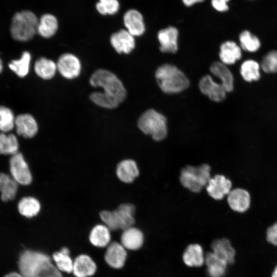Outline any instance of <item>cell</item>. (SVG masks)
<instances>
[{"instance_id":"6da1fadb","label":"cell","mask_w":277,"mask_h":277,"mask_svg":"<svg viewBox=\"0 0 277 277\" xmlns=\"http://www.w3.org/2000/svg\"><path fill=\"white\" fill-rule=\"evenodd\" d=\"M94 87H101L103 91H96L90 95V99L96 105L114 109L126 98V91L121 81L111 71L100 69L96 70L89 79Z\"/></svg>"},{"instance_id":"7a4b0ae2","label":"cell","mask_w":277,"mask_h":277,"mask_svg":"<svg viewBox=\"0 0 277 277\" xmlns=\"http://www.w3.org/2000/svg\"><path fill=\"white\" fill-rule=\"evenodd\" d=\"M155 77L161 89L166 93H179L189 86V81L184 73L175 66L168 64L157 68Z\"/></svg>"},{"instance_id":"3957f363","label":"cell","mask_w":277,"mask_h":277,"mask_svg":"<svg viewBox=\"0 0 277 277\" xmlns=\"http://www.w3.org/2000/svg\"><path fill=\"white\" fill-rule=\"evenodd\" d=\"M38 19L32 12L22 11L12 17L10 32L13 39L20 42L31 39L37 33Z\"/></svg>"},{"instance_id":"277c9868","label":"cell","mask_w":277,"mask_h":277,"mask_svg":"<svg viewBox=\"0 0 277 277\" xmlns=\"http://www.w3.org/2000/svg\"><path fill=\"white\" fill-rule=\"evenodd\" d=\"M210 171V166L207 164L197 166L187 165L181 171L180 181L190 191L199 193L207 186L211 178Z\"/></svg>"},{"instance_id":"5b68a950","label":"cell","mask_w":277,"mask_h":277,"mask_svg":"<svg viewBox=\"0 0 277 277\" xmlns=\"http://www.w3.org/2000/svg\"><path fill=\"white\" fill-rule=\"evenodd\" d=\"M137 126L144 134L150 135L156 141L163 140L167 134L165 116L153 109H149L140 116Z\"/></svg>"},{"instance_id":"8992f818","label":"cell","mask_w":277,"mask_h":277,"mask_svg":"<svg viewBox=\"0 0 277 277\" xmlns=\"http://www.w3.org/2000/svg\"><path fill=\"white\" fill-rule=\"evenodd\" d=\"M50 262L51 259L46 254L32 250H25L18 257V271L24 277H35Z\"/></svg>"},{"instance_id":"52a82bcc","label":"cell","mask_w":277,"mask_h":277,"mask_svg":"<svg viewBox=\"0 0 277 277\" xmlns=\"http://www.w3.org/2000/svg\"><path fill=\"white\" fill-rule=\"evenodd\" d=\"M10 176L18 185H28L32 181L29 166L23 155L17 152L11 155L9 161Z\"/></svg>"},{"instance_id":"ba28073f","label":"cell","mask_w":277,"mask_h":277,"mask_svg":"<svg viewBox=\"0 0 277 277\" xmlns=\"http://www.w3.org/2000/svg\"><path fill=\"white\" fill-rule=\"evenodd\" d=\"M57 70L62 76L71 80L77 77L81 71V64L77 56L66 53L62 54L56 63Z\"/></svg>"},{"instance_id":"9c48e42d","label":"cell","mask_w":277,"mask_h":277,"mask_svg":"<svg viewBox=\"0 0 277 277\" xmlns=\"http://www.w3.org/2000/svg\"><path fill=\"white\" fill-rule=\"evenodd\" d=\"M232 183L222 174L211 177L206 186L209 195L214 200H221L231 190Z\"/></svg>"},{"instance_id":"30bf717a","label":"cell","mask_w":277,"mask_h":277,"mask_svg":"<svg viewBox=\"0 0 277 277\" xmlns=\"http://www.w3.org/2000/svg\"><path fill=\"white\" fill-rule=\"evenodd\" d=\"M123 23L127 30L133 36L143 35L146 26L142 13L135 9L128 10L124 14Z\"/></svg>"},{"instance_id":"8fae6325","label":"cell","mask_w":277,"mask_h":277,"mask_svg":"<svg viewBox=\"0 0 277 277\" xmlns=\"http://www.w3.org/2000/svg\"><path fill=\"white\" fill-rule=\"evenodd\" d=\"M201 91L212 101L220 102L226 97V91L221 84L215 82L209 75L203 76L200 81Z\"/></svg>"},{"instance_id":"7c38bea8","label":"cell","mask_w":277,"mask_h":277,"mask_svg":"<svg viewBox=\"0 0 277 277\" xmlns=\"http://www.w3.org/2000/svg\"><path fill=\"white\" fill-rule=\"evenodd\" d=\"M110 42L112 47L120 54L130 53L135 45L134 36L126 29H121L113 33Z\"/></svg>"},{"instance_id":"4fadbf2b","label":"cell","mask_w":277,"mask_h":277,"mask_svg":"<svg viewBox=\"0 0 277 277\" xmlns=\"http://www.w3.org/2000/svg\"><path fill=\"white\" fill-rule=\"evenodd\" d=\"M127 256L126 249L118 242H112L107 246L105 254L106 263L114 269L122 268Z\"/></svg>"},{"instance_id":"5bb4252c","label":"cell","mask_w":277,"mask_h":277,"mask_svg":"<svg viewBox=\"0 0 277 277\" xmlns=\"http://www.w3.org/2000/svg\"><path fill=\"white\" fill-rule=\"evenodd\" d=\"M178 37L179 31L173 26L160 30L157 33L160 50L163 52L175 53L178 49Z\"/></svg>"},{"instance_id":"9a60e30c","label":"cell","mask_w":277,"mask_h":277,"mask_svg":"<svg viewBox=\"0 0 277 277\" xmlns=\"http://www.w3.org/2000/svg\"><path fill=\"white\" fill-rule=\"evenodd\" d=\"M15 127L17 134L25 138L34 137L38 129L35 119L29 113L21 114L15 117Z\"/></svg>"},{"instance_id":"2e32d148","label":"cell","mask_w":277,"mask_h":277,"mask_svg":"<svg viewBox=\"0 0 277 277\" xmlns=\"http://www.w3.org/2000/svg\"><path fill=\"white\" fill-rule=\"evenodd\" d=\"M227 202L233 210L238 212L247 211L250 204V196L249 192L242 188L232 189L228 194Z\"/></svg>"},{"instance_id":"e0dca14e","label":"cell","mask_w":277,"mask_h":277,"mask_svg":"<svg viewBox=\"0 0 277 277\" xmlns=\"http://www.w3.org/2000/svg\"><path fill=\"white\" fill-rule=\"evenodd\" d=\"M211 248L212 252L228 265L232 264L235 262V250L228 239L223 238L214 240L211 244Z\"/></svg>"},{"instance_id":"ac0fdd59","label":"cell","mask_w":277,"mask_h":277,"mask_svg":"<svg viewBox=\"0 0 277 277\" xmlns=\"http://www.w3.org/2000/svg\"><path fill=\"white\" fill-rule=\"evenodd\" d=\"M96 265L88 255L81 254L73 261L72 273L76 277H89L96 272Z\"/></svg>"},{"instance_id":"d6986e66","label":"cell","mask_w":277,"mask_h":277,"mask_svg":"<svg viewBox=\"0 0 277 277\" xmlns=\"http://www.w3.org/2000/svg\"><path fill=\"white\" fill-rule=\"evenodd\" d=\"M144 236L139 229L131 227L123 230L121 237V243L126 249L137 250L140 249L144 243Z\"/></svg>"},{"instance_id":"ffe728a7","label":"cell","mask_w":277,"mask_h":277,"mask_svg":"<svg viewBox=\"0 0 277 277\" xmlns=\"http://www.w3.org/2000/svg\"><path fill=\"white\" fill-rule=\"evenodd\" d=\"M116 174L118 179L126 183H131L139 175V170L135 161L126 159L117 165Z\"/></svg>"},{"instance_id":"44dd1931","label":"cell","mask_w":277,"mask_h":277,"mask_svg":"<svg viewBox=\"0 0 277 277\" xmlns=\"http://www.w3.org/2000/svg\"><path fill=\"white\" fill-rule=\"evenodd\" d=\"M184 264L190 267H199L205 263V255L202 247L198 244L187 246L183 254Z\"/></svg>"},{"instance_id":"7402d4cb","label":"cell","mask_w":277,"mask_h":277,"mask_svg":"<svg viewBox=\"0 0 277 277\" xmlns=\"http://www.w3.org/2000/svg\"><path fill=\"white\" fill-rule=\"evenodd\" d=\"M205 263L210 277H223L225 275L227 263L212 251L205 255Z\"/></svg>"},{"instance_id":"603a6c76","label":"cell","mask_w":277,"mask_h":277,"mask_svg":"<svg viewBox=\"0 0 277 277\" xmlns=\"http://www.w3.org/2000/svg\"><path fill=\"white\" fill-rule=\"evenodd\" d=\"M241 56V48L234 42L226 41L221 45L220 57L222 63L225 65L233 64Z\"/></svg>"},{"instance_id":"cb8c5ba5","label":"cell","mask_w":277,"mask_h":277,"mask_svg":"<svg viewBox=\"0 0 277 277\" xmlns=\"http://www.w3.org/2000/svg\"><path fill=\"white\" fill-rule=\"evenodd\" d=\"M211 72L221 81V84L227 92L233 89V77L229 69L222 62H215L212 64Z\"/></svg>"},{"instance_id":"d4e9b609","label":"cell","mask_w":277,"mask_h":277,"mask_svg":"<svg viewBox=\"0 0 277 277\" xmlns=\"http://www.w3.org/2000/svg\"><path fill=\"white\" fill-rule=\"evenodd\" d=\"M89 239L95 247H107L111 240L110 230L104 224H97L91 229Z\"/></svg>"},{"instance_id":"484cf974","label":"cell","mask_w":277,"mask_h":277,"mask_svg":"<svg viewBox=\"0 0 277 277\" xmlns=\"http://www.w3.org/2000/svg\"><path fill=\"white\" fill-rule=\"evenodd\" d=\"M58 27L56 17L51 14H45L38 19L37 33L43 37L48 38L56 33Z\"/></svg>"},{"instance_id":"4316f807","label":"cell","mask_w":277,"mask_h":277,"mask_svg":"<svg viewBox=\"0 0 277 277\" xmlns=\"http://www.w3.org/2000/svg\"><path fill=\"white\" fill-rule=\"evenodd\" d=\"M115 210L118 220L120 229L124 230L133 226L135 223L134 215L135 207L133 204L130 203L121 204Z\"/></svg>"},{"instance_id":"83f0119b","label":"cell","mask_w":277,"mask_h":277,"mask_svg":"<svg viewBox=\"0 0 277 277\" xmlns=\"http://www.w3.org/2000/svg\"><path fill=\"white\" fill-rule=\"evenodd\" d=\"M1 186L0 196L4 202H8L13 200L17 194L18 190L17 183L9 175L1 173Z\"/></svg>"},{"instance_id":"f1b7e54d","label":"cell","mask_w":277,"mask_h":277,"mask_svg":"<svg viewBox=\"0 0 277 277\" xmlns=\"http://www.w3.org/2000/svg\"><path fill=\"white\" fill-rule=\"evenodd\" d=\"M41 206L39 201L33 196H25L22 198L18 203L17 209L23 216L32 218L39 212Z\"/></svg>"},{"instance_id":"f546056e","label":"cell","mask_w":277,"mask_h":277,"mask_svg":"<svg viewBox=\"0 0 277 277\" xmlns=\"http://www.w3.org/2000/svg\"><path fill=\"white\" fill-rule=\"evenodd\" d=\"M34 70L41 78L50 80L55 75L57 71L56 63L51 60L42 57L36 61Z\"/></svg>"},{"instance_id":"4dcf8cb0","label":"cell","mask_w":277,"mask_h":277,"mask_svg":"<svg viewBox=\"0 0 277 277\" xmlns=\"http://www.w3.org/2000/svg\"><path fill=\"white\" fill-rule=\"evenodd\" d=\"M52 259L55 266L61 272H72L73 261L70 256V252L67 248L64 247L60 251L54 253Z\"/></svg>"},{"instance_id":"1f68e13d","label":"cell","mask_w":277,"mask_h":277,"mask_svg":"<svg viewBox=\"0 0 277 277\" xmlns=\"http://www.w3.org/2000/svg\"><path fill=\"white\" fill-rule=\"evenodd\" d=\"M18 142L14 134L0 132V154L14 155L18 152Z\"/></svg>"},{"instance_id":"d6a6232c","label":"cell","mask_w":277,"mask_h":277,"mask_svg":"<svg viewBox=\"0 0 277 277\" xmlns=\"http://www.w3.org/2000/svg\"><path fill=\"white\" fill-rule=\"evenodd\" d=\"M260 65L252 60L244 61L241 66L240 73L243 79L248 82L256 81L260 78Z\"/></svg>"},{"instance_id":"836d02e7","label":"cell","mask_w":277,"mask_h":277,"mask_svg":"<svg viewBox=\"0 0 277 277\" xmlns=\"http://www.w3.org/2000/svg\"><path fill=\"white\" fill-rule=\"evenodd\" d=\"M31 55L28 51H24L18 60H13L9 64V68L20 77H24L29 72Z\"/></svg>"},{"instance_id":"e575fe53","label":"cell","mask_w":277,"mask_h":277,"mask_svg":"<svg viewBox=\"0 0 277 277\" xmlns=\"http://www.w3.org/2000/svg\"><path fill=\"white\" fill-rule=\"evenodd\" d=\"M239 41L241 48L246 51L255 52L261 46L259 38L248 30H244L240 33Z\"/></svg>"},{"instance_id":"d590c367","label":"cell","mask_w":277,"mask_h":277,"mask_svg":"<svg viewBox=\"0 0 277 277\" xmlns=\"http://www.w3.org/2000/svg\"><path fill=\"white\" fill-rule=\"evenodd\" d=\"M15 117L12 110L8 107L0 106V131L7 133L15 127Z\"/></svg>"},{"instance_id":"8d00e7d4","label":"cell","mask_w":277,"mask_h":277,"mask_svg":"<svg viewBox=\"0 0 277 277\" xmlns=\"http://www.w3.org/2000/svg\"><path fill=\"white\" fill-rule=\"evenodd\" d=\"M96 8L101 14L113 15L118 11L120 3L118 0H98Z\"/></svg>"},{"instance_id":"74e56055","label":"cell","mask_w":277,"mask_h":277,"mask_svg":"<svg viewBox=\"0 0 277 277\" xmlns=\"http://www.w3.org/2000/svg\"><path fill=\"white\" fill-rule=\"evenodd\" d=\"M261 68L267 73L277 72V51L272 50L268 52L263 58L261 64Z\"/></svg>"},{"instance_id":"f35d334b","label":"cell","mask_w":277,"mask_h":277,"mask_svg":"<svg viewBox=\"0 0 277 277\" xmlns=\"http://www.w3.org/2000/svg\"><path fill=\"white\" fill-rule=\"evenodd\" d=\"M100 215L104 225L110 230L120 229L115 210L113 211L103 210L100 212Z\"/></svg>"},{"instance_id":"ab89813d","label":"cell","mask_w":277,"mask_h":277,"mask_svg":"<svg viewBox=\"0 0 277 277\" xmlns=\"http://www.w3.org/2000/svg\"><path fill=\"white\" fill-rule=\"evenodd\" d=\"M35 277H63L62 272L51 262L47 264Z\"/></svg>"},{"instance_id":"60d3db41","label":"cell","mask_w":277,"mask_h":277,"mask_svg":"<svg viewBox=\"0 0 277 277\" xmlns=\"http://www.w3.org/2000/svg\"><path fill=\"white\" fill-rule=\"evenodd\" d=\"M266 240L269 243L277 246V222L267 229Z\"/></svg>"},{"instance_id":"b9f144b4","label":"cell","mask_w":277,"mask_h":277,"mask_svg":"<svg viewBox=\"0 0 277 277\" xmlns=\"http://www.w3.org/2000/svg\"><path fill=\"white\" fill-rule=\"evenodd\" d=\"M230 0H211L212 7L219 12H225L228 10V3Z\"/></svg>"},{"instance_id":"7bdbcfd3","label":"cell","mask_w":277,"mask_h":277,"mask_svg":"<svg viewBox=\"0 0 277 277\" xmlns=\"http://www.w3.org/2000/svg\"><path fill=\"white\" fill-rule=\"evenodd\" d=\"M205 0H181L183 4L187 7H192L193 5L203 2Z\"/></svg>"},{"instance_id":"ee69618b","label":"cell","mask_w":277,"mask_h":277,"mask_svg":"<svg viewBox=\"0 0 277 277\" xmlns=\"http://www.w3.org/2000/svg\"><path fill=\"white\" fill-rule=\"evenodd\" d=\"M3 277H24L18 271H12L6 274Z\"/></svg>"},{"instance_id":"f6af8a7d","label":"cell","mask_w":277,"mask_h":277,"mask_svg":"<svg viewBox=\"0 0 277 277\" xmlns=\"http://www.w3.org/2000/svg\"><path fill=\"white\" fill-rule=\"evenodd\" d=\"M271 277H277V265L275 267L272 273Z\"/></svg>"},{"instance_id":"bcb514c9","label":"cell","mask_w":277,"mask_h":277,"mask_svg":"<svg viewBox=\"0 0 277 277\" xmlns=\"http://www.w3.org/2000/svg\"><path fill=\"white\" fill-rule=\"evenodd\" d=\"M2 70H3V63L1 59L0 58V73H1Z\"/></svg>"},{"instance_id":"7dc6e473","label":"cell","mask_w":277,"mask_h":277,"mask_svg":"<svg viewBox=\"0 0 277 277\" xmlns=\"http://www.w3.org/2000/svg\"><path fill=\"white\" fill-rule=\"evenodd\" d=\"M1 178L0 176V190H1Z\"/></svg>"}]
</instances>
